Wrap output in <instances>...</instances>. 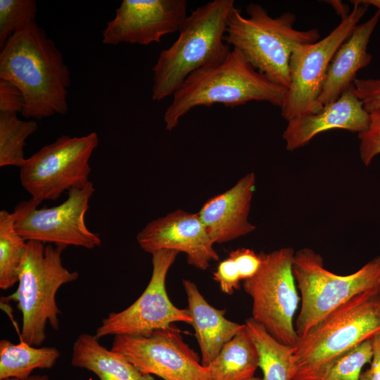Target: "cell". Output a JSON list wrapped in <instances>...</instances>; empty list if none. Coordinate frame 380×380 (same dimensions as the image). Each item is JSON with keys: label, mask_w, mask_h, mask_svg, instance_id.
Returning a JSON list of instances; mask_svg holds the SVG:
<instances>
[{"label": "cell", "mask_w": 380, "mask_h": 380, "mask_svg": "<svg viewBox=\"0 0 380 380\" xmlns=\"http://www.w3.org/2000/svg\"><path fill=\"white\" fill-rule=\"evenodd\" d=\"M0 79L22 92L25 118L40 120L68 111L69 68L37 22L13 34L1 49Z\"/></svg>", "instance_id": "6da1fadb"}, {"label": "cell", "mask_w": 380, "mask_h": 380, "mask_svg": "<svg viewBox=\"0 0 380 380\" xmlns=\"http://www.w3.org/2000/svg\"><path fill=\"white\" fill-rule=\"evenodd\" d=\"M287 89L257 71L237 49L220 61L191 74L175 91L163 119L165 129H174L181 118L197 106L216 103L228 107L249 101H265L281 107Z\"/></svg>", "instance_id": "7a4b0ae2"}, {"label": "cell", "mask_w": 380, "mask_h": 380, "mask_svg": "<svg viewBox=\"0 0 380 380\" xmlns=\"http://www.w3.org/2000/svg\"><path fill=\"white\" fill-rule=\"evenodd\" d=\"M234 0H214L193 11L176 41L160 51L153 68L152 99L173 95L195 71L222 61L230 51L226 43L227 21Z\"/></svg>", "instance_id": "3957f363"}, {"label": "cell", "mask_w": 380, "mask_h": 380, "mask_svg": "<svg viewBox=\"0 0 380 380\" xmlns=\"http://www.w3.org/2000/svg\"><path fill=\"white\" fill-rule=\"evenodd\" d=\"M246 13L248 16L244 17L236 7L232 9L227 21L226 43L239 51L272 82L288 89L293 50L300 44L319 40V30H296L293 13L285 12L273 18L258 4H249Z\"/></svg>", "instance_id": "277c9868"}, {"label": "cell", "mask_w": 380, "mask_h": 380, "mask_svg": "<svg viewBox=\"0 0 380 380\" xmlns=\"http://www.w3.org/2000/svg\"><path fill=\"white\" fill-rule=\"evenodd\" d=\"M380 331V286L332 311L293 346L291 380H312L332 359Z\"/></svg>", "instance_id": "5b68a950"}, {"label": "cell", "mask_w": 380, "mask_h": 380, "mask_svg": "<svg viewBox=\"0 0 380 380\" xmlns=\"http://www.w3.org/2000/svg\"><path fill=\"white\" fill-rule=\"evenodd\" d=\"M66 247L36 241H27L15 293L7 300L17 302L23 316L20 339L40 346L46 339L45 329L49 324L59 329L56 304L58 290L64 284L76 281L79 273L70 271L62 262Z\"/></svg>", "instance_id": "8992f818"}, {"label": "cell", "mask_w": 380, "mask_h": 380, "mask_svg": "<svg viewBox=\"0 0 380 380\" xmlns=\"http://www.w3.org/2000/svg\"><path fill=\"white\" fill-rule=\"evenodd\" d=\"M293 272L300 294V311L295 322L300 338L354 296L380 286V255L352 274L339 275L324 267L320 254L304 248L295 252Z\"/></svg>", "instance_id": "52a82bcc"}, {"label": "cell", "mask_w": 380, "mask_h": 380, "mask_svg": "<svg viewBox=\"0 0 380 380\" xmlns=\"http://www.w3.org/2000/svg\"><path fill=\"white\" fill-rule=\"evenodd\" d=\"M260 253V269L243 283L252 299V318L279 342L294 346L299 338L293 319L300 301L293 272L295 251L285 247Z\"/></svg>", "instance_id": "ba28073f"}, {"label": "cell", "mask_w": 380, "mask_h": 380, "mask_svg": "<svg viewBox=\"0 0 380 380\" xmlns=\"http://www.w3.org/2000/svg\"><path fill=\"white\" fill-rule=\"evenodd\" d=\"M99 143L94 132L82 137L63 135L44 146L20 167L23 187L40 205L86 185L90 181L89 160Z\"/></svg>", "instance_id": "9c48e42d"}, {"label": "cell", "mask_w": 380, "mask_h": 380, "mask_svg": "<svg viewBox=\"0 0 380 380\" xmlns=\"http://www.w3.org/2000/svg\"><path fill=\"white\" fill-rule=\"evenodd\" d=\"M350 2L354 5L351 11L329 34L315 42L300 44L293 50L289 63L290 85L280 107L281 116L287 122L317 113L323 108L319 98L329 64L369 6L360 0Z\"/></svg>", "instance_id": "30bf717a"}, {"label": "cell", "mask_w": 380, "mask_h": 380, "mask_svg": "<svg viewBox=\"0 0 380 380\" xmlns=\"http://www.w3.org/2000/svg\"><path fill=\"white\" fill-rule=\"evenodd\" d=\"M95 191L91 181L68 191L61 204L39 208L33 199L22 201L12 212L15 226L25 241L92 249L101 244L99 235L87 226L84 217Z\"/></svg>", "instance_id": "8fae6325"}, {"label": "cell", "mask_w": 380, "mask_h": 380, "mask_svg": "<svg viewBox=\"0 0 380 380\" xmlns=\"http://www.w3.org/2000/svg\"><path fill=\"white\" fill-rule=\"evenodd\" d=\"M111 350L142 374L163 380H211L206 367L172 324L148 335L115 336Z\"/></svg>", "instance_id": "7c38bea8"}, {"label": "cell", "mask_w": 380, "mask_h": 380, "mask_svg": "<svg viewBox=\"0 0 380 380\" xmlns=\"http://www.w3.org/2000/svg\"><path fill=\"white\" fill-rule=\"evenodd\" d=\"M178 254L172 250L151 254L153 271L146 289L130 306L111 312L102 320L96 331L97 338L108 335H148L177 322L192 324L188 309L174 305L165 288L167 272Z\"/></svg>", "instance_id": "4fadbf2b"}, {"label": "cell", "mask_w": 380, "mask_h": 380, "mask_svg": "<svg viewBox=\"0 0 380 380\" xmlns=\"http://www.w3.org/2000/svg\"><path fill=\"white\" fill-rule=\"evenodd\" d=\"M186 0H123L102 32L104 44L148 45L179 32L188 16Z\"/></svg>", "instance_id": "5bb4252c"}, {"label": "cell", "mask_w": 380, "mask_h": 380, "mask_svg": "<svg viewBox=\"0 0 380 380\" xmlns=\"http://www.w3.org/2000/svg\"><path fill=\"white\" fill-rule=\"evenodd\" d=\"M137 241L151 254L160 250L184 253L188 264L201 270L220 258L198 213L177 210L153 220L137 234Z\"/></svg>", "instance_id": "9a60e30c"}, {"label": "cell", "mask_w": 380, "mask_h": 380, "mask_svg": "<svg viewBox=\"0 0 380 380\" xmlns=\"http://www.w3.org/2000/svg\"><path fill=\"white\" fill-rule=\"evenodd\" d=\"M255 187V174L249 172L202 205L198 214L214 244L231 241L255 229L248 220Z\"/></svg>", "instance_id": "2e32d148"}, {"label": "cell", "mask_w": 380, "mask_h": 380, "mask_svg": "<svg viewBox=\"0 0 380 380\" xmlns=\"http://www.w3.org/2000/svg\"><path fill=\"white\" fill-rule=\"evenodd\" d=\"M369 124V113L352 85L337 100L324 106L318 113L288 121L282 137L286 150L293 151L324 132L341 129L359 134L366 130Z\"/></svg>", "instance_id": "e0dca14e"}, {"label": "cell", "mask_w": 380, "mask_h": 380, "mask_svg": "<svg viewBox=\"0 0 380 380\" xmlns=\"http://www.w3.org/2000/svg\"><path fill=\"white\" fill-rule=\"evenodd\" d=\"M379 19L380 13L376 11L368 20L356 26L336 52L319 98L322 106L337 100L353 85L357 72L371 63L372 56L367 51V46Z\"/></svg>", "instance_id": "ac0fdd59"}, {"label": "cell", "mask_w": 380, "mask_h": 380, "mask_svg": "<svg viewBox=\"0 0 380 380\" xmlns=\"http://www.w3.org/2000/svg\"><path fill=\"white\" fill-rule=\"evenodd\" d=\"M188 310L201 350V364L206 367L218 355L222 347L244 326L224 317V309L210 305L197 286L189 279L183 280Z\"/></svg>", "instance_id": "d6986e66"}, {"label": "cell", "mask_w": 380, "mask_h": 380, "mask_svg": "<svg viewBox=\"0 0 380 380\" xmlns=\"http://www.w3.org/2000/svg\"><path fill=\"white\" fill-rule=\"evenodd\" d=\"M71 365L94 373L100 380H141L143 375L124 356L86 333L80 334L73 344Z\"/></svg>", "instance_id": "ffe728a7"}, {"label": "cell", "mask_w": 380, "mask_h": 380, "mask_svg": "<svg viewBox=\"0 0 380 380\" xmlns=\"http://www.w3.org/2000/svg\"><path fill=\"white\" fill-rule=\"evenodd\" d=\"M259 363L258 348L244 324L206 368L211 380H249Z\"/></svg>", "instance_id": "44dd1931"}, {"label": "cell", "mask_w": 380, "mask_h": 380, "mask_svg": "<svg viewBox=\"0 0 380 380\" xmlns=\"http://www.w3.org/2000/svg\"><path fill=\"white\" fill-rule=\"evenodd\" d=\"M56 347H38L24 341L13 344L9 340L0 341V380H26L35 369H50L60 357Z\"/></svg>", "instance_id": "7402d4cb"}, {"label": "cell", "mask_w": 380, "mask_h": 380, "mask_svg": "<svg viewBox=\"0 0 380 380\" xmlns=\"http://www.w3.org/2000/svg\"><path fill=\"white\" fill-rule=\"evenodd\" d=\"M245 326L259 353L262 380H291L293 346L277 341L252 317L246 320Z\"/></svg>", "instance_id": "603a6c76"}, {"label": "cell", "mask_w": 380, "mask_h": 380, "mask_svg": "<svg viewBox=\"0 0 380 380\" xmlns=\"http://www.w3.org/2000/svg\"><path fill=\"white\" fill-rule=\"evenodd\" d=\"M27 241L18 232L12 213L0 211V289L6 290L18 281Z\"/></svg>", "instance_id": "cb8c5ba5"}, {"label": "cell", "mask_w": 380, "mask_h": 380, "mask_svg": "<svg viewBox=\"0 0 380 380\" xmlns=\"http://www.w3.org/2000/svg\"><path fill=\"white\" fill-rule=\"evenodd\" d=\"M37 129L34 120H23L17 113H0V167L23 166L27 159L25 141Z\"/></svg>", "instance_id": "d4e9b609"}, {"label": "cell", "mask_w": 380, "mask_h": 380, "mask_svg": "<svg viewBox=\"0 0 380 380\" xmlns=\"http://www.w3.org/2000/svg\"><path fill=\"white\" fill-rule=\"evenodd\" d=\"M372 354L369 338L332 359L312 380H360L362 369L371 362Z\"/></svg>", "instance_id": "484cf974"}, {"label": "cell", "mask_w": 380, "mask_h": 380, "mask_svg": "<svg viewBox=\"0 0 380 380\" xmlns=\"http://www.w3.org/2000/svg\"><path fill=\"white\" fill-rule=\"evenodd\" d=\"M34 0H0V49L15 33L36 22Z\"/></svg>", "instance_id": "4316f807"}, {"label": "cell", "mask_w": 380, "mask_h": 380, "mask_svg": "<svg viewBox=\"0 0 380 380\" xmlns=\"http://www.w3.org/2000/svg\"><path fill=\"white\" fill-rule=\"evenodd\" d=\"M358 139L360 157L367 167L380 154V109L369 113V126L358 134Z\"/></svg>", "instance_id": "83f0119b"}, {"label": "cell", "mask_w": 380, "mask_h": 380, "mask_svg": "<svg viewBox=\"0 0 380 380\" xmlns=\"http://www.w3.org/2000/svg\"><path fill=\"white\" fill-rule=\"evenodd\" d=\"M353 87L366 111L369 113L380 109V78H356Z\"/></svg>", "instance_id": "f1b7e54d"}, {"label": "cell", "mask_w": 380, "mask_h": 380, "mask_svg": "<svg viewBox=\"0 0 380 380\" xmlns=\"http://www.w3.org/2000/svg\"><path fill=\"white\" fill-rule=\"evenodd\" d=\"M213 278L219 283L221 291L227 294H232L242 281L236 262L229 257L219 263Z\"/></svg>", "instance_id": "f546056e"}, {"label": "cell", "mask_w": 380, "mask_h": 380, "mask_svg": "<svg viewBox=\"0 0 380 380\" xmlns=\"http://www.w3.org/2000/svg\"><path fill=\"white\" fill-rule=\"evenodd\" d=\"M228 257L236 262L242 281L253 277L258 272L262 262L260 253L246 248L232 251Z\"/></svg>", "instance_id": "4dcf8cb0"}, {"label": "cell", "mask_w": 380, "mask_h": 380, "mask_svg": "<svg viewBox=\"0 0 380 380\" xmlns=\"http://www.w3.org/2000/svg\"><path fill=\"white\" fill-rule=\"evenodd\" d=\"M24 97L20 89L11 82L0 79V113H22Z\"/></svg>", "instance_id": "1f68e13d"}, {"label": "cell", "mask_w": 380, "mask_h": 380, "mask_svg": "<svg viewBox=\"0 0 380 380\" xmlns=\"http://www.w3.org/2000/svg\"><path fill=\"white\" fill-rule=\"evenodd\" d=\"M373 354L370 367L362 372L360 380H380V331L372 338Z\"/></svg>", "instance_id": "d6a6232c"}, {"label": "cell", "mask_w": 380, "mask_h": 380, "mask_svg": "<svg viewBox=\"0 0 380 380\" xmlns=\"http://www.w3.org/2000/svg\"><path fill=\"white\" fill-rule=\"evenodd\" d=\"M330 2V4L334 6L336 13L341 15V18L349 14L350 12L348 11V8H346L345 5L340 1H331Z\"/></svg>", "instance_id": "836d02e7"}, {"label": "cell", "mask_w": 380, "mask_h": 380, "mask_svg": "<svg viewBox=\"0 0 380 380\" xmlns=\"http://www.w3.org/2000/svg\"><path fill=\"white\" fill-rule=\"evenodd\" d=\"M3 380H20V379L11 378V379H3ZM26 380H50V379L49 376L46 374H37V375L31 376L29 379Z\"/></svg>", "instance_id": "e575fe53"}, {"label": "cell", "mask_w": 380, "mask_h": 380, "mask_svg": "<svg viewBox=\"0 0 380 380\" xmlns=\"http://www.w3.org/2000/svg\"><path fill=\"white\" fill-rule=\"evenodd\" d=\"M362 3L367 4L368 6H373L377 8V11L380 13V0H360Z\"/></svg>", "instance_id": "d590c367"}, {"label": "cell", "mask_w": 380, "mask_h": 380, "mask_svg": "<svg viewBox=\"0 0 380 380\" xmlns=\"http://www.w3.org/2000/svg\"><path fill=\"white\" fill-rule=\"evenodd\" d=\"M141 380H155L152 375L150 374H143Z\"/></svg>", "instance_id": "8d00e7d4"}, {"label": "cell", "mask_w": 380, "mask_h": 380, "mask_svg": "<svg viewBox=\"0 0 380 380\" xmlns=\"http://www.w3.org/2000/svg\"><path fill=\"white\" fill-rule=\"evenodd\" d=\"M249 380H262V378H259V377H255L253 376V378H251V379Z\"/></svg>", "instance_id": "74e56055"}]
</instances>
